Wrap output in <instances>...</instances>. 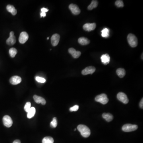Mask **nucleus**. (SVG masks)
<instances>
[{
  "instance_id": "24",
  "label": "nucleus",
  "mask_w": 143,
  "mask_h": 143,
  "mask_svg": "<svg viewBox=\"0 0 143 143\" xmlns=\"http://www.w3.org/2000/svg\"><path fill=\"white\" fill-rule=\"evenodd\" d=\"M54 139L50 136H47L43 139L42 143H54Z\"/></svg>"
},
{
  "instance_id": "23",
  "label": "nucleus",
  "mask_w": 143,
  "mask_h": 143,
  "mask_svg": "<svg viewBox=\"0 0 143 143\" xmlns=\"http://www.w3.org/2000/svg\"><path fill=\"white\" fill-rule=\"evenodd\" d=\"M101 36L103 37L107 38L109 36V30L107 28H105L104 29L101 31Z\"/></svg>"
},
{
  "instance_id": "12",
  "label": "nucleus",
  "mask_w": 143,
  "mask_h": 143,
  "mask_svg": "<svg viewBox=\"0 0 143 143\" xmlns=\"http://www.w3.org/2000/svg\"><path fill=\"white\" fill-rule=\"evenodd\" d=\"M96 27L95 23H86L83 26V30L87 32H90L95 29Z\"/></svg>"
},
{
  "instance_id": "4",
  "label": "nucleus",
  "mask_w": 143,
  "mask_h": 143,
  "mask_svg": "<svg viewBox=\"0 0 143 143\" xmlns=\"http://www.w3.org/2000/svg\"><path fill=\"white\" fill-rule=\"evenodd\" d=\"M138 128L137 125L127 124H124L122 127V130L125 132H130L136 130Z\"/></svg>"
},
{
  "instance_id": "10",
  "label": "nucleus",
  "mask_w": 143,
  "mask_h": 143,
  "mask_svg": "<svg viewBox=\"0 0 143 143\" xmlns=\"http://www.w3.org/2000/svg\"><path fill=\"white\" fill-rule=\"evenodd\" d=\"M29 38V36L28 33L26 32H22L20 35L19 38V41L20 43L24 44L28 41Z\"/></svg>"
},
{
  "instance_id": "28",
  "label": "nucleus",
  "mask_w": 143,
  "mask_h": 143,
  "mask_svg": "<svg viewBox=\"0 0 143 143\" xmlns=\"http://www.w3.org/2000/svg\"><path fill=\"white\" fill-rule=\"evenodd\" d=\"M115 5L118 7H123L124 6V4L122 0H117L115 2Z\"/></svg>"
},
{
  "instance_id": "30",
  "label": "nucleus",
  "mask_w": 143,
  "mask_h": 143,
  "mask_svg": "<svg viewBox=\"0 0 143 143\" xmlns=\"http://www.w3.org/2000/svg\"><path fill=\"white\" fill-rule=\"evenodd\" d=\"M36 80L38 82L42 83H43L46 82V79L45 78H44L43 77H36Z\"/></svg>"
},
{
  "instance_id": "14",
  "label": "nucleus",
  "mask_w": 143,
  "mask_h": 143,
  "mask_svg": "<svg viewBox=\"0 0 143 143\" xmlns=\"http://www.w3.org/2000/svg\"><path fill=\"white\" fill-rule=\"evenodd\" d=\"M22 81V78L20 76L14 75L10 78V82L12 85H17L20 83Z\"/></svg>"
},
{
  "instance_id": "29",
  "label": "nucleus",
  "mask_w": 143,
  "mask_h": 143,
  "mask_svg": "<svg viewBox=\"0 0 143 143\" xmlns=\"http://www.w3.org/2000/svg\"><path fill=\"white\" fill-rule=\"evenodd\" d=\"M49 11V9H47L46 8H43L41 9V13L40 14L41 17H45L46 16V12Z\"/></svg>"
},
{
  "instance_id": "32",
  "label": "nucleus",
  "mask_w": 143,
  "mask_h": 143,
  "mask_svg": "<svg viewBox=\"0 0 143 143\" xmlns=\"http://www.w3.org/2000/svg\"><path fill=\"white\" fill-rule=\"evenodd\" d=\"M140 106L141 108H143V99L142 98L140 103Z\"/></svg>"
},
{
  "instance_id": "6",
  "label": "nucleus",
  "mask_w": 143,
  "mask_h": 143,
  "mask_svg": "<svg viewBox=\"0 0 143 143\" xmlns=\"http://www.w3.org/2000/svg\"><path fill=\"white\" fill-rule=\"evenodd\" d=\"M2 121L4 125L8 128L11 127L13 124V121L12 118L8 115H5L3 117Z\"/></svg>"
},
{
  "instance_id": "16",
  "label": "nucleus",
  "mask_w": 143,
  "mask_h": 143,
  "mask_svg": "<svg viewBox=\"0 0 143 143\" xmlns=\"http://www.w3.org/2000/svg\"><path fill=\"white\" fill-rule=\"evenodd\" d=\"M101 59L102 63L105 65L108 64L110 61V57L108 54L102 55L101 56Z\"/></svg>"
},
{
  "instance_id": "7",
  "label": "nucleus",
  "mask_w": 143,
  "mask_h": 143,
  "mask_svg": "<svg viewBox=\"0 0 143 143\" xmlns=\"http://www.w3.org/2000/svg\"><path fill=\"white\" fill-rule=\"evenodd\" d=\"M69 8L74 15H78L80 13V10L75 4H71L69 6Z\"/></svg>"
},
{
  "instance_id": "21",
  "label": "nucleus",
  "mask_w": 143,
  "mask_h": 143,
  "mask_svg": "<svg viewBox=\"0 0 143 143\" xmlns=\"http://www.w3.org/2000/svg\"><path fill=\"white\" fill-rule=\"evenodd\" d=\"M36 108L34 107H32L28 112L27 117L28 118H31L34 117L36 113Z\"/></svg>"
},
{
  "instance_id": "15",
  "label": "nucleus",
  "mask_w": 143,
  "mask_h": 143,
  "mask_svg": "<svg viewBox=\"0 0 143 143\" xmlns=\"http://www.w3.org/2000/svg\"><path fill=\"white\" fill-rule=\"evenodd\" d=\"M33 98L35 102L38 104L41 103L42 105H45L46 103L45 100L43 97L39 96L37 95H34L33 97Z\"/></svg>"
},
{
  "instance_id": "17",
  "label": "nucleus",
  "mask_w": 143,
  "mask_h": 143,
  "mask_svg": "<svg viewBox=\"0 0 143 143\" xmlns=\"http://www.w3.org/2000/svg\"><path fill=\"white\" fill-rule=\"evenodd\" d=\"M7 11L12 14V15L15 16L17 13V10L15 8L13 5L8 4L6 6Z\"/></svg>"
},
{
  "instance_id": "31",
  "label": "nucleus",
  "mask_w": 143,
  "mask_h": 143,
  "mask_svg": "<svg viewBox=\"0 0 143 143\" xmlns=\"http://www.w3.org/2000/svg\"><path fill=\"white\" fill-rule=\"evenodd\" d=\"M79 108V107L78 105H74V106H73L72 107H71V108H70V110L71 112L76 111L78 110Z\"/></svg>"
},
{
  "instance_id": "1",
  "label": "nucleus",
  "mask_w": 143,
  "mask_h": 143,
  "mask_svg": "<svg viewBox=\"0 0 143 143\" xmlns=\"http://www.w3.org/2000/svg\"><path fill=\"white\" fill-rule=\"evenodd\" d=\"M77 129L83 137L88 138L90 135V130L88 127L85 125L83 124L79 125L77 126Z\"/></svg>"
},
{
  "instance_id": "35",
  "label": "nucleus",
  "mask_w": 143,
  "mask_h": 143,
  "mask_svg": "<svg viewBox=\"0 0 143 143\" xmlns=\"http://www.w3.org/2000/svg\"><path fill=\"white\" fill-rule=\"evenodd\" d=\"M49 39V37L47 38V39Z\"/></svg>"
},
{
  "instance_id": "9",
  "label": "nucleus",
  "mask_w": 143,
  "mask_h": 143,
  "mask_svg": "<svg viewBox=\"0 0 143 143\" xmlns=\"http://www.w3.org/2000/svg\"><path fill=\"white\" fill-rule=\"evenodd\" d=\"M95 68L93 66L87 67L82 71L81 73L83 75H87L89 74H92L95 72Z\"/></svg>"
},
{
  "instance_id": "8",
  "label": "nucleus",
  "mask_w": 143,
  "mask_h": 143,
  "mask_svg": "<svg viewBox=\"0 0 143 143\" xmlns=\"http://www.w3.org/2000/svg\"><path fill=\"white\" fill-rule=\"evenodd\" d=\"M16 38L14 36V33L13 32H11L10 33V37L6 40V43L9 45H12L16 43Z\"/></svg>"
},
{
  "instance_id": "26",
  "label": "nucleus",
  "mask_w": 143,
  "mask_h": 143,
  "mask_svg": "<svg viewBox=\"0 0 143 143\" xmlns=\"http://www.w3.org/2000/svg\"><path fill=\"white\" fill-rule=\"evenodd\" d=\"M57 118L56 117H54L53 118V120L51 122L50 126L52 128H55L57 127Z\"/></svg>"
},
{
  "instance_id": "25",
  "label": "nucleus",
  "mask_w": 143,
  "mask_h": 143,
  "mask_svg": "<svg viewBox=\"0 0 143 143\" xmlns=\"http://www.w3.org/2000/svg\"><path fill=\"white\" fill-rule=\"evenodd\" d=\"M9 53L11 57H14L17 53V49L14 48H12L9 50Z\"/></svg>"
},
{
  "instance_id": "27",
  "label": "nucleus",
  "mask_w": 143,
  "mask_h": 143,
  "mask_svg": "<svg viewBox=\"0 0 143 143\" xmlns=\"http://www.w3.org/2000/svg\"><path fill=\"white\" fill-rule=\"evenodd\" d=\"M31 103L30 102H28L26 103V105H25V106H24V108L25 111L27 112H28L29 110H30V109L31 108Z\"/></svg>"
},
{
  "instance_id": "22",
  "label": "nucleus",
  "mask_w": 143,
  "mask_h": 143,
  "mask_svg": "<svg viewBox=\"0 0 143 143\" xmlns=\"http://www.w3.org/2000/svg\"><path fill=\"white\" fill-rule=\"evenodd\" d=\"M98 2L97 0H93L91 2L90 5H89L87 7V9L89 10H92L94 9V8H96L98 6Z\"/></svg>"
},
{
  "instance_id": "5",
  "label": "nucleus",
  "mask_w": 143,
  "mask_h": 143,
  "mask_svg": "<svg viewBox=\"0 0 143 143\" xmlns=\"http://www.w3.org/2000/svg\"><path fill=\"white\" fill-rule=\"evenodd\" d=\"M117 98L119 101H121L124 104H127L129 102L127 95L123 92H119L117 95Z\"/></svg>"
},
{
  "instance_id": "18",
  "label": "nucleus",
  "mask_w": 143,
  "mask_h": 143,
  "mask_svg": "<svg viewBox=\"0 0 143 143\" xmlns=\"http://www.w3.org/2000/svg\"><path fill=\"white\" fill-rule=\"evenodd\" d=\"M78 42L80 45H88L90 43V41L87 38L85 37H81L79 38Z\"/></svg>"
},
{
  "instance_id": "33",
  "label": "nucleus",
  "mask_w": 143,
  "mask_h": 143,
  "mask_svg": "<svg viewBox=\"0 0 143 143\" xmlns=\"http://www.w3.org/2000/svg\"><path fill=\"white\" fill-rule=\"evenodd\" d=\"M13 143H21V142L19 140H16L13 142Z\"/></svg>"
},
{
  "instance_id": "3",
  "label": "nucleus",
  "mask_w": 143,
  "mask_h": 143,
  "mask_svg": "<svg viewBox=\"0 0 143 143\" xmlns=\"http://www.w3.org/2000/svg\"><path fill=\"white\" fill-rule=\"evenodd\" d=\"M95 101L100 103L102 104L105 105L108 102V99L107 95L105 93L97 95L95 98Z\"/></svg>"
},
{
  "instance_id": "20",
  "label": "nucleus",
  "mask_w": 143,
  "mask_h": 143,
  "mask_svg": "<svg viewBox=\"0 0 143 143\" xmlns=\"http://www.w3.org/2000/svg\"><path fill=\"white\" fill-rule=\"evenodd\" d=\"M116 73L120 78H122L126 74V71L125 70L122 68H119L117 69L116 71Z\"/></svg>"
},
{
  "instance_id": "11",
  "label": "nucleus",
  "mask_w": 143,
  "mask_h": 143,
  "mask_svg": "<svg viewBox=\"0 0 143 143\" xmlns=\"http://www.w3.org/2000/svg\"><path fill=\"white\" fill-rule=\"evenodd\" d=\"M60 36L58 34H54L51 38V43L53 46H56L59 44Z\"/></svg>"
},
{
  "instance_id": "2",
  "label": "nucleus",
  "mask_w": 143,
  "mask_h": 143,
  "mask_svg": "<svg viewBox=\"0 0 143 143\" xmlns=\"http://www.w3.org/2000/svg\"><path fill=\"white\" fill-rule=\"evenodd\" d=\"M127 40L130 45L132 47H137L138 44V40L135 35L132 34H128L127 37Z\"/></svg>"
},
{
  "instance_id": "13",
  "label": "nucleus",
  "mask_w": 143,
  "mask_h": 143,
  "mask_svg": "<svg viewBox=\"0 0 143 143\" xmlns=\"http://www.w3.org/2000/svg\"><path fill=\"white\" fill-rule=\"evenodd\" d=\"M69 52L75 59H77L80 57L81 53L79 51H76L74 48H71L69 49Z\"/></svg>"
},
{
  "instance_id": "19",
  "label": "nucleus",
  "mask_w": 143,
  "mask_h": 143,
  "mask_svg": "<svg viewBox=\"0 0 143 143\" xmlns=\"http://www.w3.org/2000/svg\"><path fill=\"white\" fill-rule=\"evenodd\" d=\"M103 118L105 119L107 122H109L113 120V116L112 114L109 113H104L102 114Z\"/></svg>"
},
{
  "instance_id": "36",
  "label": "nucleus",
  "mask_w": 143,
  "mask_h": 143,
  "mask_svg": "<svg viewBox=\"0 0 143 143\" xmlns=\"http://www.w3.org/2000/svg\"><path fill=\"white\" fill-rule=\"evenodd\" d=\"M76 130V129H75L74 131H75Z\"/></svg>"
},
{
  "instance_id": "34",
  "label": "nucleus",
  "mask_w": 143,
  "mask_h": 143,
  "mask_svg": "<svg viewBox=\"0 0 143 143\" xmlns=\"http://www.w3.org/2000/svg\"><path fill=\"white\" fill-rule=\"evenodd\" d=\"M142 59L143 60V53L142 54Z\"/></svg>"
}]
</instances>
